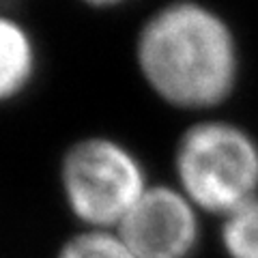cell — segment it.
<instances>
[{
	"mask_svg": "<svg viewBox=\"0 0 258 258\" xmlns=\"http://www.w3.org/2000/svg\"><path fill=\"white\" fill-rule=\"evenodd\" d=\"M20 5H22V0H0V15L11 18V13L18 11Z\"/></svg>",
	"mask_w": 258,
	"mask_h": 258,
	"instance_id": "9",
	"label": "cell"
},
{
	"mask_svg": "<svg viewBox=\"0 0 258 258\" xmlns=\"http://www.w3.org/2000/svg\"><path fill=\"white\" fill-rule=\"evenodd\" d=\"M172 168L194 207L222 220L258 196V138L228 118L203 116L179 136Z\"/></svg>",
	"mask_w": 258,
	"mask_h": 258,
	"instance_id": "2",
	"label": "cell"
},
{
	"mask_svg": "<svg viewBox=\"0 0 258 258\" xmlns=\"http://www.w3.org/2000/svg\"><path fill=\"white\" fill-rule=\"evenodd\" d=\"M200 217L174 183H151L116 232L138 258H194L203 237Z\"/></svg>",
	"mask_w": 258,
	"mask_h": 258,
	"instance_id": "4",
	"label": "cell"
},
{
	"mask_svg": "<svg viewBox=\"0 0 258 258\" xmlns=\"http://www.w3.org/2000/svg\"><path fill=\"white\" fill-rule=\"evenodd\" d=\"M86 7H93V9H116V7H123L132 0H80Z\"/></svg>",
	"mask_w": 258,
	"mask_h": 258,
	"instance_id": "8",
	"label": "cell"
},
{
	"mask_svg": "<svg viewBox=\"0 0 258 258\" xmlns=\"http://www.w3.org/2000/svg\"><path fill=\"white\" fill-rule=\"evenodd\" d=\"M39 52L20 22L0 15V106L20 99L35 82Z\"/></svg>",
	"mask_w": 258,
	"mask_h": 258,
	"instance_id": "5",
	"label": "cell"
},
{
	"mask_svg": "<svg viewBox=\"0 0 258 258\" xmlns=\"http://www.w3.org/2000/svg\"><path fill=\"white\" fill-rule=\"evenodd\" d=\"M220 243L228 258H258V196L222 217Z\"/></svg>",
	"mask_w": 258,
	"mask_h": 258,
	"instance_id": "6",
	"label": "cell"
},
{
	"mask_svg": "<svg viewBox=\"0 0 258 258\" xmlns=\"http://www.w3.org/2000/svg\"><path fill=\"white\" fill-rule=\"evenodd\" d=\"M58 181L69 213L95 230H116L151 187L136 151L110 136L71 142L60 157Z\"/></svg>",
	"mask_w": 258,
	"mask_h": 258,
	"instance_id": "3",
	"label": "cell"
},
{
	"mask_svg": "<svg viewBox=\"0 0 258 258\" xmlns=\"http://www.w3.org/2000/svg\"><path fill=\"white\" fill-rule=\"evenodd\" d=\"M136 69L161 103L209 114L241 82V45L235 28L203 0H170L136 35Z\"/></svg>",
	"mask_w": 258,
	"mask_h": 258,
	"instance_id": "1",
	"label": "cell"
},
{
	"mask_svg": "<svg viewBox=\"0 0 258 258\" xmlns=\"http://www.w3.org/2000/svg\"><path fill=\"white\" fill-rule=\"evenodd\" d=\"M56 258H138L116 230H95L84 228L69 237Z\"/></svg>",
	"mask_w": 258,
	"mask_h": 258,
	"instance_id": "7",
	"label": "cell"
}]
</instances>
